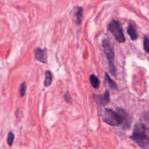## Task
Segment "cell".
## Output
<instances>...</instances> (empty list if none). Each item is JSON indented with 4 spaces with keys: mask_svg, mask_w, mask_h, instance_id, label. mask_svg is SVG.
Wrapping results in <instances>:
<instances>
[{
    "mask_svg": "<svg viewBox=\"0 0 149 149\" xmlns=\"http://www.w3.org/2000/svg\"><path fill=\"white\" fill-rule=\"evenodd\" d=\"M82 16H83V8L81 7H77L75 9V11L74 13V22L76 25L79 26L82 22Z\"/></svg>",
    "mask_w": 149,
    "mask_h": 149,
    "instance_id": "cell-8",
    "label": "cell"
},
{
    "mask_svg": "<svg viewBox=\"0 0 149 149\" xmlns=\"http://www.w3.org/2000/svg\"><path fill=\"white\" fill-rule=\"evenodd\" d=\"M52 81V73L49 71H45V87H48L51 85Z\"/></svg>",
    "mask_w": 149,
    "mask_h": 149,
    "instance_id": "cell-10",
    "label": "cell"
},
{
    "mask_svg": "<svg viewBox=\"0 0 149 149\" xmlns=\"http://www.w3.org/2000/svg\"><path fill=\"white\" fill-rule=\"evenodd\" d=\"M143 45L146 52L149 54V37H148V36H145V38H144Z\"/></svg>",
    "mask_w": 149,
    "mask_h": 149,
    "instance_id": "cell-15",
    "label": "cell"
},
{
    "mask_svg": "<svg viewBox=\"0 0 149 149\" xmlns=\"http://www.w3.org/2000/svg\"><path fill=\"white\" fill-rule=\"evenodd\" d=\"M103 122L107 125L112 127H116L122 125V119L116 111L112 109H105L103 115Z\"/></svg>",
    "mask_w": 149,
    "mask_h": 149,
    "instance_id": "cell-2",
    "label": "cell"
},
{
    "mask_svg": "<svg viewBox=\"0 0 149 149\" xmlns=\"http://www.w3.org/2000/svg\"><path fill=\"white\" fill-rule=\"evenodd\" d=\"M116 112L122 119V125L124 129L129 128L131 125V118L129 114L123 109H121V108H118Z\"/></svg>",
    "mask_w": 149,
    "mask_h": 149,
    "instance_id": "cell-5",
    "label": "cell"
},
{
    "mask_svg": "<svg viewBox=\"0 0 149 149\" xmlns=\"http://www.w3.org/2000/svg\"><path fill=\"white\" fill-rule=\"evenodd\" d=\"M127 33L132 40H136L138 39V33H137L136 29H135V26L133 24H132V23H130L129 26H128Z\"/></svg>",
    "mask_w": 149,
    "mask_h": 149,
    "instance_id": "cell-9",
    "label": "cell"
},
{
    "mask_svg": "<svg viewBox=\"0 0 149 149\" xmlns=\"http://www.w3.org/2000/svg\"><path fill=\"white\" fill-rule=\"evenodd\" d=\"M143 123L144 124L149 133V112H146L143 115Z\"/></svg>",
    "mask_w": 149,
    "mask_h": 149,
    "instance_id": "cell-13",
    "label": "cell"
},
{
    "mask_svg": "<svg viewBox=\"0 0 149 149\" xmlns=\"http://www.w3.org/2000/svg\"><path fill=\"white\" fill-rule=\"evenodd\" d=\"M90 83H91L92 86H93L95 89L98 88L99 85H100V81H99L98 78H97L95 75H94V74L90 75Z\"/></svg>",
    "mask_w": 149,
    "mask_h": 149,
    "instance_id": "cell-11",
    "label": "cell"
},
{
    "mask_svg": "<svg viewBox=\"0 0 149 149\" xmlns=\"http://www.w3.org/2000/svg\"><path fill=\"white\" fill-rule=\"evenodd\" d=\"M26 84L25 82H23V84L20 85V89H19V92H20V97H23V96H24L25 93H26Z\"/></svg>",
    "mask_w": 149,
    "mask_h": 149,
    "instance_id": "cell-16",
    "label": "cell"
},
{
    "mask_svg": "<svg viewBox=\"0 0 149 149\" xmlns=\"http://www.w3.org/2000/svg\"><path fill=\"white\" fill-rule=\"evenodd\" d=\"M34 56L36 61L42 62L43 63H47V53L46 49H42L41 48L37 47L34 49Z\"/></svg>",
    "mask_w": 149,
    "mask_h": 149,
    "instance_id": "cell-7",
    "label": "cell"
},
{
    "mask_svg": "<svg viewBox=\"0 0 149 149\" xmlns=\"http://www.w3.org/2000/svg\"><path fill=\"white\" fill-rule=\"evenodd\" d=\"M131 138L142 148H149V133L143 122L135 125Z\"/></svg>",
    "mask_w": 149,
    "mask_h": 149,
    "instance_id": "cell-1",
    "label": "cell"
},
{
    "mask_svg": "<svg viewBox=\"0 0 149 149\" xmlns=\"http://www.w3.org/2000/svg\"><path fill=\"white\" fill-rule=\"evenodd\" d=\"M105 78H106V80L107 81L109 87H110L112 90H117V85H116V84L111 79V77H109V75L107 73L105 74Z\"/></svg>",
    "mask_w": 149,
    "mask_h": 149,
    "instance_id": "cell-12",
    "label": "cell"
},
{
    "mask_svg": "<svg viewBox=\"0 0 149 149\" xmlns=\"http://www.w3.org/2000/svg\"><path fill=\"white\" fill-rule=\"evenodd\" d=\"M64 99H65L66 103H71V97L69 92H66V93H65V95H64Z\"/></svg>",
    "mask_w": 149,
    "mask_h": 149,
    "instance_id": "cell-17",
    "label": "cell"
},
{
    "mask_svg": "<svg viewBox=\"0 0 149 149\" xmlns=\"http://www.w3.org/2000/svg\"><path fill=\"white\" fill-rule=\"evenodd\" d=\"M93 97L96 103L102 106H106L108 103H110V95L109 90H106L102 95H94Z\"/></svg>",
    "mask_w": 149,
    "mask_h": 149,
    "instance_id": "cell-6",
    "label": "cell"
},
{
    "mask_svg": "<svg viewBox=\"0 0 149 149\" xmlns=\"http://www.w3.org/2000/svg\"><path fill=\"white\" fill-rule=\"evenodd\" d=\"M14 138H15L14 134H13L12 132H9L8 135H7V140L8 146H13V141H14Z\"/></svg>",
    "mask_w": 149,
    "mask_h": 149,
    "instance_id": "cell-14",
    "label": "cell"
},
{
    "mask_svg": "<svg viewBox=\"0 0 149 149\" xmlns=\"http://www.w3.org/2000/svg\"><path fill=\"white\" fill-rule=\"evenodd\" d=\"M108 30L113 34L116 40L119 43L125 42V36L124 35L121 25L117 20H113L108 25Z\"/></svg>",
    "mask_w": 149,
    "mask_h": 149,
    "instance_id": "cell-4",
    "label": "cell"
},
{
    "mask_svg": "<svg viewBox=\"0 0 149 149\" xmlns=\"http://www.w3.org/2000/svg\"><path fill=\"white\" fill-rule=\"evenodd\" d=\"M102 45H103V49H104L105 54H106V57H107V60L109 61V68H110V71L113 76H115L116 74V68L113 64V60H114V52H113V48H112L111 45L109 42V40L107 39H104L102 42Z\"/></svg>",
    "mask_w": 149,
    "mask_h": 149,
    "instance_id": "cell-3",
    "label": "cell"
}]
</instances>
